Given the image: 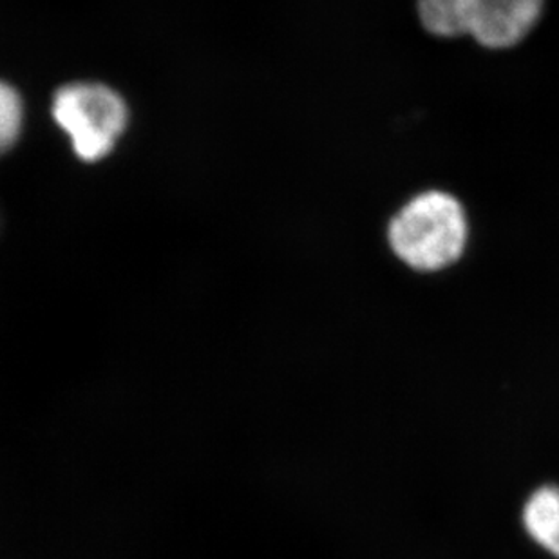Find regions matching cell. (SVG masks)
<instances>
[{"label": "cell", "mask_w": 559, "mask_h": 559, "mask_svg": "<svg viewBox=\"0 0 559 559\" xmlns=\"http://www.w3.org/2000/svg\"><path fill=\"white\" fill-rule=\"evenodd\" d=\"M469 219L462 201L448 190L429 189L413 195L393 214L388 245L407 269L435 274L464 258Z\"/></svg>", "instance_id": "1"}, {"label": "cell", "mask_w": 559, "mask_h": 559, "mask_svg": "<svg viewBox=\"0 0 559 559\" xmlns=\"http://www.w3.org/2000/svg\"><path fill=\"white\" fill-rule=\"evenodd\" d=\"M547 0H417L420 26L435 38H471L489 51L516 48L538 26Z\"/></svg>", "instance_id": "2"}, {"label": "cell", "mask_w": 559, "mask_h": 559, "mask_svg": "<svg viewBox=\"0 0 559 559\" xmlns=\"http://www.w3.org/2000/svg\"><path fill=\"white\" fill-rule=\"evenodd\" d=\"M523 525L528 536L559 558V489L542 487L523 507Z\"/></svg>", "instance_id": "4"}, {"label": "cell", "mask_w": 559, "mask_h": 559, "mask_svg": "<svg viewBox=\"0 0 559 559\" xmlns=\"http://www.w3.org/2000/svg\"><path fill=\"white\" fill-rule=\"evenodd\" d=\"M53 118L74 153L85 162L106 158L127 127L126 102L117 91L102 84H71L57 91Z\"/></svg>", "instance_id": "3"}, {"label": "cell", "mask_w": 559, "mask_h": 559, "mask_svg": "<svg viewBox=\"0 0 559 559\" xmlns=\"http://www.w3.org/2000/svg\"><path fill=\"white\" fill-rule=\"evenodd\" d=\"M24 107L15 87L0 80V156L8 153L22 131Z\"/></svg>", "instance_id": "5"}]
</instances>
